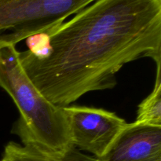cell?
Returning <instances> with one entry per match:
<instances>
[{
    "instance_id": "cell-1",
    "label": "cell",
    "mask_w": 161,
    "mask_h": 161,
    "mask_svg": "<svg viewBox=\"0 0 161 161\" xmlns=\"http://www.w3.org/2000/svg\"><path fill=\"white\" fill-rule=\"evenodd\" d=\"M27 41L26 75L49 102L69 106L115 87L126 64L149 58L161 68V0H96Z\"/></svg>"
},
{
    "instance_id": "cell-2",
    "label": "cell",
    "mask_w": 161,
    "mask_h": 161,
    "mask_svg": "<svg viewBox=\"0 0 161 161\" xmlns=\"http://www.w3.org/2000/svg\"><path fill=\"white\" fill-rule=\"evenodd\" d=\"M0 87L20 112L12 133H24L44 148L64 152L73 146L63 107L49 102L24 71L16 46L0 47Z\"/></svg>"
},
{
    "instance_id": "cell-3",
    "label": "cell",
    "mask_w": 161,
    "mask_h": 161,
    "mask_svg": "<svg viewBox=\"0 0 161 161\" xmlns=\"http://www.w3.org/2000/svg\"><path fill=\"white\" fill-rule=\"evenodd\" d=\"M96 0H0V47L47 32Z\"/></svg>"
},
{
    "instance_id": "cell-4",
    "label": "cell",
    "mask_w": 161,
    "mask_h": 161,
    "mask_svg": "<svg viewBox=\"0 0 161 161\" xmlns=\"http://www.w3.org/2000/svg\"><path fill=\"white\" fill-rule=\"evenodd\" d=\"M74 147L100 158L127 123L113 112L86 106L63 107Z\"/></svg>"
},
{
    "instance_id": "cell-5",
    "label": "cell",
    "mask_w": 161,
    "mask_h": 161,
    "mask_svg": "<svg viewBox=\"0 0 161 161\" xmlns=\"http://www.w3.org/2000/svg\"><path fill=\"white\" fill-rule=\"evenodd\" d=\"M97 161H161V126L127 124Z\"/></svg>"
},
{
    "instance_id": "cell-6",
    "label": "cell",
    "mask_w": 161,
    "mask_h": 161,
    "mask_svg": "<svg viewBox=\"0 0 161 161\" xmlns=\"http://www.w3.org/2000/svg\"><path fill=\"white\" fill-rule=\"evenodd\" d=\"M22 145L14 142L8 143L4 149V161H97V158L83 153L72 146L64 152L50 150L24 133H16Z\"/></svg>"
},
{
    "instance_id": "cell-7",
    "label": "cell",
    "mask_w": 161,
    "mask_h": 161,
    "mask_svg": "<svg viewBox=\"0 0 161 161\" xmlns=\"http://www.w3.org/2000/svg\"><path fill=\"white\" fill-rule=\"evenodd\" d=\"M135 122L161 126V68H157L154 88L139 104Z\"/></svg>"
},
{
    "instance_id": "cell-8",
    "label": "cell",
    "mask_w": 161,
    "mask_h": 161,
    "mask_svg": "<svg viewBox=\"0 0 161 161\" xmlns=\"http://www.w3.org/2000/svg\"><path fill=\"white\" fill-rule=\"evenodd\" d=\"M0 161H4V160H3V159H2V160H0Z\"/></svg>"
}]
</instances>
